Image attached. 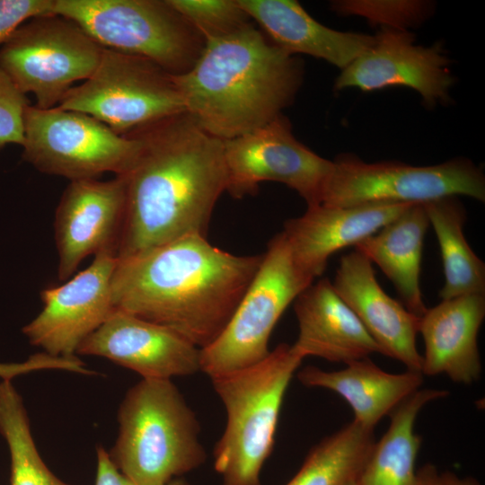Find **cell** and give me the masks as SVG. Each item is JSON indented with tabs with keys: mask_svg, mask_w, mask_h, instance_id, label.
<instances>
[{
	"mask_svg": "<svg viewBox=\"0 0 485 485\" xmlns=\"http://www.w3.org/2000/svg\"><path fill=\"white\" fill-rule=\"evenodd\" d=\"M375 443L374 430L353 420L313 446L287 485H345L358 479Z\"/></svg>",
	"mask_w": 485,
	"mask_h": 485,
	"instance_id": "cell-26",
	"label": "cell"
},
{
	"mask_svg": "<svg viewBox=\"0 0 485 485\" xmlns=\"http://www.w3.org/2000/svg\"><path fill=\"white\" fill-rule=\"evenodd\" d=\"M297 378L306 387L328 389L341 396L354 412L353 420L371 430L420 389L424 381L421 372L388 373L368 357L349 362L338 371L309 366L298 372Z\"/></svg>",
	"mask_w": 485,
	"mask_h": 485,
	"instance_id": "cell-22",
	"label": "cell"
},
{
	"mask_svg": "<svg viewBox=\"0 0 485 485\" xmlns=\"http://www.w3.org/2000/svg\"><path fill=\"white\" fill-rule=\"evenodd\" d=\"M447 395L445 390L419 389L390 414V426L375 443L358 477L359 485H415L421 445V437L414 432L415 421L428 403Z\"/></svg>",
	"mask_w": 485,
	"mask_h": 485,
	"instance_id": "cell-24",
	"label": "cell"
},
{
	"mask_svg": "<svg viewBox=\"0 0 485 485\" xmlns=\"http://www.w3.org/2000/svg\"><path fill=\"white\" fill-rule=\"evenodd\" d=\"M345 485H359L358 484V479L352 480V481H348V483H346Z\"/></svg>",
	"mask_w": 485,
	"mask_h": 485,
	"instance_id": "cell-35",
	"label": "cell"
},
{
	"mask_svg": "<svg viewBox=\"0 0 485 485\" xmlns=\"http://www.w3.org/2000/svg\"><path fill=\"white\" fill-rule=\"evenodd\" d=\"M22 158L38 171L78 180L103 173L124 174L135 161L141 140L121 136L82 112L29 105L24 112Z\"/></svg>",
	"mask_w": 485,
	"mask_h": 485,
	"instance_id": "cell-9",
	"label": "cell"
},
{
	"mask_svg": "<svg viewBox=\"0 0 485 485\" xmlns=\"http://www.w3.org/2000/svg\"><path fill=\"white\" fill-rule=\"evenodd\" d=\"M118 422L109 457L135 485H168L207 459L197 416L170 379H142L129 388Z\"/></svg>",
	"mask_w": 485,
	"mask_h": 485,
	"instance_id": "cell-4",
	"label": "cell"
},
{
	"mask_svg": "<svg viewBox=\"0 0 485 485\" xmlns=\"http://www.w3.org/2000/svg\"><path fill=\"white\" fill-rule=\"evenodd\" d=\"M268 36L291 55L305 54L323 59L341 70L375 41V36L332 30L313 18L296 1L238 0Z\"/></svg>",
	"mask_w": 485,
	"mask_h": 485,
	"instance_id": "cell-21",
	"label": "cell"
},
{
	"mask_svg": "<svg viewBox=\"0 0 485 485\" xmlns=\"http://www.w3.org/2000/svg\"><path fill=\"white\" fill-rule=\"evenodd\" d=\"M313 281L296 266L284 234L275 235L227 325L200 349V372L212 378L264 359L279 318Z\"/></svg>",
	"mask_w": 485,
	"mask_h": 485,
	"instance_id": "cell-7",
	"label": "cell"
},
{
	"mask_svg": "<svg viewBox=\"0 0 485 485\" xmlns=\"http://www.w3.org/2000/svg\"><path fill=\"white\" fill-rule=\"evenodd\" d=\"M439 485H481L474 478H458L453 472L439 473Z\"/></svg>",
	"mask_w": 485,
	"mask_h": 485,
	"instance_id": "cell-34",
	"label": "cell"
},
{
	"mask_svg": "<svg viewBox=\"0 0 485 485\" xmlns=\"http://www.w3.org/2000/svg\"><path fill=\"white\" fill-rule=\"evenodd\" d=\"M117 260L114 252L99 253L65 284L41 290L43 307L22 328L30 343L49 356L74 358L80 344L115 309L112 279Z\"/></svg>",
	"mask_w": 485,
	"mask_h": 485,
	"instance_id": "cell-13",
	"label": "cell"
},
{
	"mask_svg": "<svg viewBox=\"0 0 485 485\" xmlns=\"http://www.w3.org/2000/svg\"><path fill=\"white\" fill-rule=\"evenodd\" d=\"M461 195L485 200L483 172L466 159L413 166L398 162L366 163L346 155L332 162L321 204H424Z\"/></svg>",
	"mask_w": 485,
	"mask_h": 485,
	"instance_id": "cell-11",
	"label": "cell"
},
{
	"mask_svg": "<svg viewBox=\"0 0 485 485\" xmlns=\"http://www.w3.org/2000/svg\"><path fill=\"white\" fill-rule=\"evenodd\" d=\"M205 42L233 35L252 21L238 0H170Z\"/></svg>",
	"mask_w": 485,
	"mask_h": 485,
	"instance_id": "cell-28",
	"label": "cell"
},
{
	"mask_svg": "<svg viewBox=\"0 0 485 485\" xmlns=\"http://www.w3.org/2000/svg\"><path fill=\"white\" fill-rule=\"evenodd\" d=\"M54 0H0V46L28 20L54 13Z\"/></svg>",
	"mask_w": 485,
	"mask_h": 485,
	"instance_id": "cell-31",
	"label": "cell"
},
{
	"mask_svg": "<svg viewBox=\"0 0 485 485\" xmlns=\"http://www.w3.org/2000/svg\"><path fill=\"white\" fill-rule=\"evenodd\" d=\"M302 79L301 62L252 23L228 37L205 42L193 66L173 75L185 112L223 141L282 115Z\"/></svg>",
	"mask_w": 485,
	"mask_h": 485,
	"instance_id": "cell-3",
	"label": "cell"
},
{
	"mask_svg": "<svg viewBox=\"0 0 485 485\" xmlns=\"http://www.w3.org/2000/svg\"><path fill=\"white\" fill-rule=\"evenodd\" d=\"M343 15H358L381 28L407 30L421 23L431 13V4L424 1L346 0L331 4Z\"/></svg>",
	"mask_w": 485,
	"mask_h": 485,
	"instance_id": "cell-29",
	"label": "cell"
},
{
	"mask_svg": "<svg viewBox=\"0 0 485 485\" xmlns=\"http://www.w3.org/2000/svg\"><path fill=\"white\" fill-rule=\"evenodd\" d=\"M418 204V203H417ZM412 204H371L307 207L304 215L285 222L284 234L293 259L311 279L320 277L336 251L374 234Z\"/></svg>",
	"mask_w": 485,
	"mask_h": 485,
	"instance_id": "cell-18",
	"label": "cell"
},
{
	"mask_svg": "<svg viewBox=\"0 0 485 485\" xmlns=\"http://www.w3.org/2000/svg\"><path fill=\"white\" fill-rule=\"evenodd\" d=\"M29 105L26 94L0 69V150L8 144L22 145L24 112Z\"/></svg>",
	"mask_w": 485,
	"mask_h": 485,
	"instance_id": "cell-30",
	"label": "cell"
},
{
	"mask_svg": "<svg viewBox=\"0 0 485 485\" xmlns=\"http://www.w3.org/2000/svg\"><path fill=\"white\" fill-rule=\"evenodd\" d=\"M294 302L299 331L292 348L303 358L313 356L348 364L374 353L382 354L329 279L311 284Z\"/></svg>",
	"mask_w": 485,
	"mask_h": 485,
	"instance_id": "cell-20",
	"label": "cell"
},
{
	"mask_svg": "<svg viewBox=\"0 0 485 485\" xmlns=\"http://www.w3.org/2000/svg\"><path fill=\"white\" fill-rule=\"evenodd\" d=\"M439 244L445 283L442 300L469 294H485V264L463 234L466 212L456 197L423 204Z\"/></svg>",
	"mask_w": 485,
	"mask_h": 485,
	"instance_id": "cell-25",
	"label": "cell"
},
{
	"mask_svg": "<svg viewBox=\"0 0 485 485\" xmlns=\"http://www.w3.org/2000/svg\"><path fill=\"white\" fill-rule=\"evenodd\" d=\"M128 136L141 140L120 176L126 206L117 259L188 235L207 237L214 208L226 190L224 141L186 112Z\"/></svg>",
	"mask_w": 485,
	"mask_h": 485,
	"instance_id": "cell-1",
	"label": "cell"
},
{
	"mask_svg": "<svg viewBox=\"0 0 485 485\" xmlns=\"http://www.w3.org/2000/svg\"><path fill=\"white\" fill-rule=\"evenodd\" d=\"M303 359L292 345L281 343L252 366L210 378L226 414L213 450L223 485H261L283 400Z\"/></svg>",
	"mask_w": 485,
	"mask_h": 485,
	"instance_id": "cell-5",
	"label": "cell"
},
{
	"mask_svg": "<svg viewBox=\"0 0 485 485\" xmlns=\"http://www.w3.org/2000/svg\"><path fill=\"white\" fill-rule=\"evenodd\" d=\"M103 48L73 21L57 13L33 17L0 46V69L36 107H57L78 81L96 69Z\"/></svg>",
	"mask_w": 485,
	"mask_h": 485,
	"instance_id": "cell-10",
	"label": "cell"
},
{
	"mask_svg": "<svg viewBox=\"0 0 485 485\" xmlns=\"http://www.w3.org/2000/svg\"><path fill=\"white\" fill-rule=\"evenodd\" d=\"M332 286L382 350L407 370L421 372L416 345L420 317L388 295L379 285L372 262L359 251L341 257Z\"/></svg>",
	"mask_w": 485,
	"mask_h": 485,
	"instance_id": "cell-17",
	"label": "cell"
},
{
	"mask_svg": "<svg viewBox=\"0 0 485 485\" xmlns=\"http://www.w3.org/2000/svg\"><path fill=\"white\" fill-rule=\"evenodd\" d=\"M414 42L407 30L381 28L372 46L341 70L335 90L405 86L418 92L427 105L446 101L454 83L449 59L439 43L423 47Z\"/></svg>",
	"mask_w": 485,
	"mask_h": 485,
	"instance_id": "cell-15",
	"label": "cell"
},
{
	"mask_svg": "<svg viewBox=\"0 0 485 485\" xmlns=\"http://www.w3.org/2000/svg\"><path fill=\"white\" fill-rule=\"evenodd\" d=\"M76 354L107 358L142 379H170L200 372V348L163 325L114 309Z\"/></svg>",
	"mask_w": 485,
	"mask_h": 485,
	"instance_id": "cell-16",
	"label": "cell"
},
{
	"mask_svg": "<svg viewBox=\"0 0 485 485\" xmlns=\"http://www.w3.org/2000/svg\"><path fill=\"white\" fill-rule=\"evenodd\" d=\"M484 318L485 294L442 300L428 308L419 328L425 345L422 375H445L463 384L479 380L481 361L477 336Z\"/></svg>",
	"mask_w": 485,
	"mask_h": 485,
	"instance_id": "cell-19",
	"label": "cell"
},
{
	"mask_svg": "<svg viewBox=\"0 0 485 485\" xmlns=\"http://www.w3.org/2000/svg\"><path fill=\"white\" fill-rule=\"evenodd\" d=\"M126 190L120 176L109 181H72L57 207L54 236L57 277L66 281L90 255L114 252L125 218Z\"/></svg>",
	"mask_w": 485,
	"mask_h": 485,
	"instance_id": "cell-14",
	"label": "cell"
},
{
	"mask_svg": "<svg viewBox=\"0 0 485 485\" xmlns=\"http://www.w3.org/2000/svg\"><path fill=\"white\" fill-rule=\"evenodd\" d=\"M428 225L423 204H412L397 218L355 246L382 269L393 284L405 308L419 317L428 309L419 277Z\"/></svg>",
	"mask_w": 485,
	"mask_h": 485,
	"instance_id": "cell-23",
	"label": "cell"
},
{
	"mask_svg": "<svg viewBox=\"0 0 485 485\" xmlns=\"http://www.w3.org/2000/svg\"><path fill=\"white\" fill-rule=\"evenodd\" d=\"M263 254L235 255L188 235L117 260L115 309L167 327L200 349L222 333Z\"/></svg>",
	"mask_w": 485,
	"mask_h": 485,
	"instance_id": "cell-2",
	"label": "cell"
},
{
	"mask_svg": "<svg viewBox=\"0 0 485 485\" xmlns=\"http://www.w3.org/2000/svg\"><path fill=\"white\" fill-rule=\"evenodd\" d=\"M415 485H439V473L433 464H426L417 471Z\"/></svg>",
	"mask_w": 485,
	"mask_h": 485,
	"instance_id": "cell-33",
	"label": "cell"
},
{
	"mask_svg": "<svg viewBox=\"0 0 485 485\" xmlns=\"http://www.w3.org/2000/svg\"><path fill=\"white\" fill-rule=\"evenodd\" d=\"M94 485H135L111 463L108 452L101 446L97 447V468ZM168 485H188L181 479H175Z\"/></svg>",
	"mask_w": 485,
	"mask_h": 485,
	"instance_id": "cell-32",
	"label": "cell"
},
{
	"mask_svg": "<svg viewBox=\"0 0 485 485\" xmlns=\"http://www.w3.org/2000/svg\"><path fill=\"white\" fill-rule=\"evenodd\" d=\"M53 11L101 47L145 57L172 75L190 70L205 47L170 0H54Z\"/></svg>",
	"mask_w": 485,
	"mask_h": 485,
	"instance_id": "cell-6",
	"label": "cell"
},
{
	"mask_svg": "<svg viewBox=\"0 0 485 485\" xmlns=\"http://www.w3.org/2000/svg\"><path fill=\"white\" fill-rule=\"evenodd\" d=\"M226 190L233 198L255 194L263 181H277L296 191L307 207L321 204L332 161L299 142L288 119L280 115L265 126L224 141Z\"/></svg>",
	"mask_w": 485,
	"mask_h": 485,
	"instance_id": "cell-12",
	"label": "cell"
},
{
	"mask_svg": "<svg viewBox=\"0 0 485 485\" xmlns=\"http://www.w3.org/2000/svg\"><path fill=\"white\" fill-rule=\"evenodd\" d=\"M57 107L87 114L125 137L185 112L172 75L145 57L104 48L94 72Z\"/></svg>",
	"mask_w": 485,
	"mask_h": 485,
	"instance_id": "cell-8",
	"label": "cell"
},
{
	"mask_svg": "<svg viewBox=\"0 0 485 485\" xmlns=\"http://www.w3.org/2000/svg\"><path fill=\"white\" fill-rule=\"evenodd\" d=\"M0 434L10 453V485H70L57 478L43 462L22 399L10 379L0 383Z\"/></svg>",
	"mask_w": 485,
	"mask_h": 485,
	"instance_id": "cell-27",
	"label": "cell"
}]
</instances>
